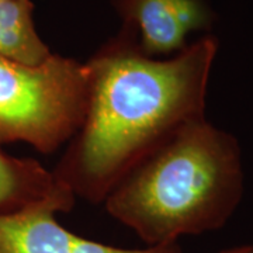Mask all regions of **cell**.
I'll list each match as a JSON object with an SVG mask.
<instances>
[{
	"mask_svg": "<svg viewBox=\"0 0 253 253\" xmlns=\"http://www.w3.org/2000/svg\"><path fill=\"white\" fill-rule=\"evenodd\" d=\"M217 38L204 36L168 58L145 55L123 28L87 61L89 101L54 173L75 197L101 204L145 156L206 118Z\"/></svg>",
	"mask_w": 253,
	"mask_h": 253,
	"instance_id": "cell-1",
	"label": "cell"
},
{
	"mask_svg": "<svg viewBox=\"0 0 253 253\" xmlns=\"http://www.w3.org/2000/svg\"><path fill=\"white\" fill-rule=\"evenodd\" d=\"M244 191L241 145L206 117L145 156L103 204L146 246H163L221 229L241 206Z\"/></svg>",
	"mask_w": 253,
	"mask_h": 253,
	"instance_id": "cell-2",
	"label": "cell"
},
{
	"mask_svg": "<svg viewBox=\"0 0 253 253\" xmlns=\"http://www.w3.org/2000/svg\"><path fill=\"white\" fill-rule=\"evenodd\" d=\"M87 101L86 63L55 54L40 65L0 58V145L54 154L78 134Z\"/></svg>",
	"mask_w": 253,
	"mask_h": 253,
	"instance_id": "cell-3",
	"label": "cell"
},
{
	"mask_svg": "<svg viewBox=\"0 0 253 253\" xmlns=\"http://www.w3.org/2000/svg\"><path fill=\"white\" fill-rule=\"evenodd\" d=\"M138 48L152 58H168L187 46L194 31L210 30L214 13L206 0H113Z\"/></svg>",
	"mask_w": 253,
	"mask_h": 253,
	"instance_id": "cell-4",
	"label": "cell"
},
{
	"mask_svg": "<svg viewBox=\"0 0 253 253\" xmlns=\"http://www.w3.org/2000/svg\"><path fill=\"white\" fill-rule=\"evenodd\" d=\"M42 206L0 215V253H183L179 244L126 249L76 235Z\"/></svg>",
	"mask_w": 253,
	"mask_h": 253,
	"instance_id": "cell-5",
	"label": "cell"
},
{
	"mask_svg": "<svg viewBox=\"0 0 253 253\" xmlns=\"http://www.w3.org/2000/svg\"><path fill=\"white\" fill-rule=\"evenodd\" d=\"M76 197L66 184L33 158H16L0 149V215L34 207L68 212Z\"/></svg>",
	"mask_w": 253,
	"mask_h": 253,
	"instance_id": "cell-6",
	"label": "cell"
},
{
	"mask_svg": "<svg viewBox=\"0 0 253 253\" xmlns=\"http://www.w3.org/2000/svg\"><path fill=\"white\" fill-rule=\"evenodd\" d=\"M30 0H0V58L40 65L52 55L37 33Z\"/></svg>",
	"mask_w": 253,
	"mask_h": 253,
	"instance_id": "cell-7",
	"label": "cell"
},
{
	"mask_svg": "<svg viewBox=\"0 0 253 253\" xmlns=\"http://www.w3.org/2000/svg\"><path fill=\"white\" fill-rule=\"evenodd\" d=\"M219 253H253V244L252 245H242V246H236L231 249H225Z\"/></svg>",
	"mask_w": 253,
	"mask_h": 253,
	"instance_id": "cell-8",
	"label": "cell"
}]
</instances>
